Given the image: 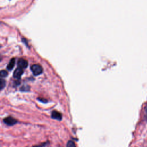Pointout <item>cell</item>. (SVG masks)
Returning a JSON list of instances; mask_svg holds the SVG:
<instances>
[{
	"label": "cell",
	"mask_w": 147,
	"mask_h": 147,
	"mask_svg": "<svg viewBox=\"0 0 147 147\" xmlns=\"http://www.w3.org/2000/svg\"><path fill=\"white\" fill-rule=\"evenodd\" d=\"M31 70L34 75H39L43 72V68L39 64H34L31 66Z\"/></svg>",
	"instance_id": "obj_1"
},
{
	"label": "cell",
	"mask_w": 147,
	"mask_h": 147,
	"mask_svg": "<svg viewBox=\"0 0 147 147\" xmlns=\"http://www.w3.org/2000/svg\"><path fill=\"white\" fill-rule=\"evenodd\" d=\"M4 122L8 125H9V126H12V125H13L15 124H16L17 122V121L11 117H7L5 118L4 119Z\"/></svg>",
	"instance_id": "obj_2"
},
{
	"label": "cell",
	"mask_w": 147,
	"mask_h": 147,
	"mask_svg": "<svg viewBox=\"0 0 147 147\" xmlns=\"http://www.w3.org/2000/svg\"><path fill=\"white\" fill-rule=\"evenodd\" d=\"M24 72L23 69L20 67H18L17 68H16L13 73V77L16 78V79H19L20 78V77H21V75H23Z\"/></svg>",
	"instance_id": "obj_3"
},
{
	"label": "cell",
	"mask_w": 147,
	"mask_h": 147,
	"mask_svg": "<svg viewBox=\"0 0 147 147\" xmlns=\"http://www.w3.org/2000/svg\"><path fill=\"white\" fill-rule=\"evenodd\" d=\"M28 62L26 60H25L24 59L21 58L18 61V66H19V67L23 69L26 68L28 66Z\"/></svg>",
	"instance_id": "obj_4"
},
{
	"label": "cell",
	"mask_w": 147,
	"mask_h": 147,
	"mask_svg": "<svg viewBox=\"0 0 147 147\" xmlns=\"http://www.w3.org/2000/svg\"><path fill=\"white\" fill-rule=\"evenodd\" d=\"M51 117H52V118L59 120V121H60L62 118V114L60 113L59 112H58V111H56V110H54V111H52Z\"/></svg>",
	"instance_id": "obj_5"
},
{
	"label": "cell",
	"mask_w": 147,
	"mask_h": 147,
	"mask_svg": "<svg viewBox=\"0 0 147 147\" xmlns=\"http://www.w3.org/2000/svg\"><path fill=\"white\" fill-rule=\"evenodd\" d=\"M15 59H12L10 61V62L9 63L8 65L7 66V68L9 70H11L13 68L14 66H15Z\"/></svg>",
	"instance_id": "obj_6"
},
{
	"label": "cell",
	"mask_w": 147,
	"mask_h": 147,
	"mask_svg": "<svg viewBox=\"0 0 147 147\" xmlns=\"http://www.w3.org/2000/svg\"><path fill=\"white\" fill-rule=\"evenodd\" d=\"M67 147H76V145L74 141H69L67 143Z\"/></svg>",
	"instance_id": "obj_7"
},
{
	"label": "cell",
	"mask_w": 147,
	"mask_h": 147,
	"mask_svg": "<svg viewBox=\"0 0 147 147\" xmlns=\"http://www.w3.org/2000/svg\"><path fill=\"white\" fill-rule=\"evenodd\" d=\"M5 81L4 79H1V81H0V87H1V90H3L5 86Z\"/></svg>",
	"instance_id": "obj_8"
},
{
	"label": "cell",
	"mask_w": 147,
	"mask_h": 147,
	"mask_svg": "<svg viewBox=\"0 0 147 147\" xmlns=\"http://www.w3.org/2000/svg\"><path fill=\"white\" fill-rule=\"evenodd\" d=\"M7 75H8V72H7L6 71H5V70H2V71H1V77L4 78V77H7Z\"/></svg>",
	"instance_id": "obj_9"
},
{
	"label": "cell",
	"mask_w": 147,
	"mask_h": 147,
	"mask_svg": "<svg viewBox=\"0 0 147 147\" xmlns=\"http://www.w3.org/2000/svg\"><path fill=\"white\" fill-rule=\"evenodd\" d=\"M29 89H30V87L28 86H23L21 87V91H27L29 90Z\"/></svg>",
	"instance_id": "obj_10"
},
{
	"label": "cell",
	"mask_w": 147,
	"mask_h": 147,
	"mask_svg": "<svg viewBox=\"0 0 147 147\" xmlns=\"http://www.w3.org/2000/svg\"><path fill=\"white\" fill-rule=\"evenodd\" d=\"M34 147H43V145H37V146H35Z\"/></svg>",
	"instance_id": "obj_11"
}]
</instances>
